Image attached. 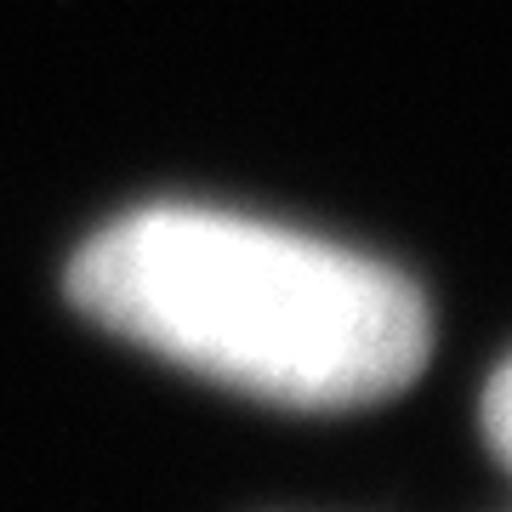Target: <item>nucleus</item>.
Wrapping results in <instances>:
<instances>
[{
  "mask_svg": "<svg viewBox=\"0 0 512 512\" xmlns=\"http://www.w3.org/2000/svg\"><path fill=\"white\" fill-rule=\"evenodd\" d=\"M484 433H490L495 456L512 467V359L490 376V387H484Z\"/></svg>",
  "mask_w": 512,
  "mask_h": 512,
  "instance_id": "f03ea898",
  "label": "nucleus"
},
{
  "mask_svg": "<svg viewBox=\"0 0 512 512\" xmlns=\"http://www.w3.org/2000/svg\"><path fill=\"white\" fill-rule=\"evenodd\" d=\"M97 325L274 404L342 410L399 393L427 359V302L348 245L211 205L109 222L69 268Z\"/></svg>",
  "mask_w": 512,
  "mask_h": 512,
  "instance_id": "f257e3e1",
  "label": "nucleus"
}]
</instances>
